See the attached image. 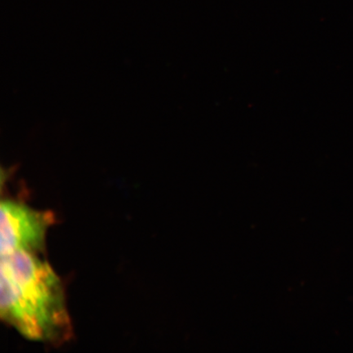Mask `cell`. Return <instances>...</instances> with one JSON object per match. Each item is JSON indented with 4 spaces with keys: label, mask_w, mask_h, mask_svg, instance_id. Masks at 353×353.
<instances>
[{
    "label": "cell",
    "mask_w": 353,
    "mask_h": 353,
    "mask_svg": "<svg viewBox=\"0 0 353 353\" xmlns=\"http://www.w3.org/2000/svg\"><path fill=\"white\" fill-rule=\"evenodd\" d=\"M0 212L1 257L17 252L42 255L48 232L55 223L54 213L11 199L1 201Z\"/></svg>",
    "instance_id": "2"
},
{
    "label": "cell",
    "mask_w": 353,
    "mask_h": 353,
    "mask_svg": "<svg viewBox=\"0 0 353 353\" xmlns=\"http://www.w3.org/2000/svg\"><path fill=\"white\" fill-rule=\"evenodd\" d=\"M0 316L30 341L57 345L72 336L63 281L41 255L1 257Z\"/></svg>",
    "instance_id": "1"
}]
</instances>
